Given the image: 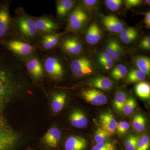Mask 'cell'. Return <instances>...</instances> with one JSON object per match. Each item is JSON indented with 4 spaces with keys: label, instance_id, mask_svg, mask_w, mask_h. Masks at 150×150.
<instances>
[{
    "label": "cell",
    "instance_id": "obj_1",
    "mask_svg": "<svg viewBox=\"0 0 150 150\" xmlns=\"http://www.w3.org/2000/svg\"><path fill=\"white\" fill-rule=\"evenodd\" d=\"M25 71L23 62L0 45V115H4L9 103L24 88L19 74Z\"/></svg>",
    "mask_w": 150,
    "mask_h": 150
},
{
    "label": "cell",
    "instance_id": "obj_2",
    "mask_svg": "<svg viewBox=\"0 0 150 150\" xmlns=\"http://www.w3.org/2000/svg\"><path fill=\"white\" fill-rule=\"evenodd\" d=\"M13 18V29L16 37L33 46L41 35L35 27L34 17L25 12L22 8L17 9Z\"/></svg>",
    "mask_w": 150,
    "mask_h": 150
},
{
    "label": "cell",
    "instance_id": "obj_3",
    "mask_svg": "<svg viewBox=\"0 0 150 150\" xmlns=\"http://www.w3.org/2000/svg\"><path fill=\"white\" fill-rule=\"evenodd\" d=\"M0 45L11 51L23 62L34 55L35 51L34 46L16 36L13 37V35Z\"/></svg>",
    "mask_w": 150,
    "mask_h": 150
},
{
    "label": "cell",
    "instance_id": "obj_4",
    "mask_svg": "<svg viewBox=\"0 0 150 150\" xmlns=\"http://www.w3.org/2000/svg\"><path fill=\"white\" fill-rule=\"evenodd\" d=\"M10 4L11 1H0V45L13 35Z\"/></svg>",
    "mask_w": 150,
    "mask_h": 150
},
{
    "label": "cell",
    "instance_id": "obj_5",
    "mask_svg": "<svg viewBox=\"0 0 150 150\" xmlns=\"http://www.w3.org/2000/svg\"><path fill=\"white\" fill-rule=\"evenodd\" d=\"M89 17L81 7L77 6L72 11L68 19V29L74 32H79L87 22Z\"/></svg>",
    "mask_w": 150,
    "mask_h": 150
},
{
    "label": "cell",
    "instance_id": "obj_6",
    "mask_svg": "<svg viewBox=\"0 0 150 150\" xmlns=\"http://www.w3.org/2000/svg\"><path fill=\"white\" fill-rule=\"evenodd\" d=\"M42 62L44 71L50 77L54 79H60L63 77L64 73V67L57 57L48 56Z\"/></svg>",
    "mask_w": 150,
    "mask_h": 150
},
{
    "label": "cell",
    "instance_id": "obj_7",
    "mask_svg": "<svg viewBox=\"0 0 150 150\" xmlns=\"http://www.w3.org/2000/svg\"><path fill=\"white\" fill-rule=\"evenodd\" d=\"M60 47L64 54L72 56L80 54L83 45L79 38L70 36L65 37L62 40Z\"/></svg>",
    "mask_w": 150,
    "mask_h": 150
},
{
    "label": "cell",
    "instance_id": "obj_8",
    "mask_svg": "<svg viewBox=\"0 0 150 150\" xmlns=\"http://www.w3.org/2000/svg\"><path fill=\"white\" fill-rule=\"evenodd\" d=\"M25 67L28 73L35 80L43 78L44 69L41 60L37 56L33 55L25 62Z\"/></svg>",
    "mask_w": 150,
    "mask_h": 150
},
{
    "label": "cell",
    "instance_id": "obj_9",
    "mask_svg": "<svg viewBox=\"0 0 150 150\" xmlns=\"http://www.w3.org/2000/svg\"><path fill=\"white\" fill-rule=\"evenodd\" d=\"M70 67L73 73L79 77L91 74L93 71L91 62L83 57L73 60L71 62Z\"/></svg>",
    "mask_w": 150,
    "mask_h": 150
},
{
    "label": "cell",
    "instance_id": "obj_10",
    "mask_svg": "<svg viewBox=\"0 0 150 150\" xmlns=\"http://www.w3.org/2000/svg\"><path fill=\"white\" fill-rule=\"evenodd\" d=\"M35 27L41 35L54 33L59 28L58 24L48 17L34 18Z\"/></svg>",
    "mask_w": 150,
    "mask_h": 150
},
{
    "label": "cell",
    "instance_id": "obj_11",
    "mask_svg": "<svg viewBox=\"0 0 150 150\" xmlns=\"http://www.w3.org/2000/svg\"><path fill=\"white\" fill-rule=\"evenodd\" d=\"M82 96L87 102L93 105H101L107 102V98L105 95L94 89L84 91L82 92Z\"/></svg>",
    "mask_w": 150,
    "mask_h": 150
},
{
    "label": "cell",
    "instance_id": "obj_12",
    "mask_svg": "<svg viewBox=\"0 0 150 150\" xmlns=\"http://www.w3.org/2000/svg\"><path fill=\"white\" fill-rule=\"evenodd\" d=\"M101 20L105 28L110 32L119 33L124 28L123 23L114 16H103Z\"/></svg>",
    "mask_w": 150,
    "mask_h": 150
},
{
    "label": "cell",
    "instance_id": "obj_13",
    "mask_svg": "<svg viewBox=\"0 0 150 150\" xmlns=\"http://www.w3.org/2000/svg\"><path fill=\"white\" fill-rule=\"evenodd\" d=\"M100 122L101 128L110 136L116 131L118 123L114 116L110 112H105L101 114L100 117Z\"/></svg>",
    "mask_w": 150,
    "mask_h": 150
},
{
    "label": "cell",
    "instance_id": "obj_14",
    "mask_svg": "<svg viewBox=\"0 0 150 150\" xmlns=\"http://www.w3.org/2000/svg\"><path fill=\"white\" fill-rule=\"evenodd\" d=\"M62 139V132L58 128L52 127L49 129L43 137L44 143L48 146L56 148L58 146Z\"/></svg>",
    "mask_w": 150,
    "mask_h": 150
},
{
    "label": "cell",
    "instance_id": "obj_15",
    "mask_svg": "<svg viewBox=\"0 0 150 150\" xmlns=\"http://www.w3.org/2000/svg\"><path fill=\"white\" fill-rule=\"evenodd\" d=\"M102 37V31L99 25L96 22L90 25L86 34V40L87 43L91 45H94L98 43Z\"/></svg>",
    "mask_w": 150,
    "mask_h": 150
},
{
    "label": "cell",
    "instance_id": "obj_16",
    "mask_svg": "<svg viewBox=\"0 0 150 150\" xmlns=\"http://www.w3.org/2000/svg\"><path fill=\"white\" fill-rule=\"evenodd\" d=\"M60 34L56 33H48L41 35L39 41L41 48L45 50L53 49L58 44Z\"/></svg>",
    "mask_w": 150,
    "mask_h": 150
},
{
    "label": "cell",
    "instance_id": "obj_17",
    "mask_svg": "<svg viewBox=\"0 0 150 150\" xmlns=\"http://www.w3.org/2000/svg\"><path fill=\"white\" fill-rule=\"evenodd\" d=\"M76 1L72 0H60L56 2V14L58 17L67 16L74 7Z\"/></svg>",
    "mask_w": 150,
    "mask_h": 150
},
{
    "label": "cell",
    "instance_id": "obj_18",
    "mask_svg": "<svg viewBox=\"0 0 150 150\" xmlns=\"http://www.w3.org/2000/svg\"><path fill=\"white\" fill-rule=\"evenodd\" d=\"M85 139L79 137H69L65 143V150H84L86 147Z\"/></svg>",
    "mask_w": 150,
    "mask_h": 150
},
{
    "label": "cell",
    "instance_id": "obj_19",
    "mask_svg": "<svg viewBox=\"0 0 150 150\" xmlns=\"http://www.w3.org/2000/svg\"><path fill=\"white\" fill-rule=\"evenodd\" d=\"M71 124L78 129L84 128L88 124V120L82 111L76 110L73 111L69 116Z\"/></svg>",
    "mask_w": 150,
    "mask_h": 150
},
{
    "label": "cell",
    "instance_id": "obj_20",
    "mask_svg": "<svg viewBox=\"0 0 150 150\" xmlns=\"http://www.w3.org/2000/svg\"><path fill=\"white\" fill-rule=\"evenodd\" d=\"M105 51L113 61L118 60L123 53V49L120 44L113 39L107 42Z\"/></svg>",
    "mask_w": 150,
    "mask_h": 150
},
{
    "label": "cell",
    "instance_id": "obj_21",
    "mask_svg": "<svg viewBox=\"0 0 150 150\" xmlns=\"http://www.w3.org/2000/svg\"><path fill=\"white\" fill-rule=\"evenodd\" d=\"M91 85L94 87L103 90H108L112 88L113 86L112 81L108 78L104 77H98L93 78L90 81Z\"/></svg>",
    "mask_w": 150,
    "mask_h": 150
},
{
    "label": "cell",
    "instance_id": "obj_22",
    "mask_svg": "<svg viewBox=\"0 0 150 150\" xmlns=\"http://www.w3.org/2000/svg\"><path fill=\"white\" fill-rule=\"evenodd\" d=\"M138 32L137 29L133 27L124 28L120 33V39L123 43L129 44L137 39Z\"/></svg>",
    "mask_w": 150,
    "mask_h": 150
},
{
    "label": "cell",
    "instance_id": "obj_23",
    "mask_svg": "<svg viewBox=\"0 0 150 150\" xmlns=\"http://www.w3.org/2000/svg\"><path fill=\"white\" fill-rule=\"evenodd\" d=\"M67 99V95L63 93H56L53 97L51 102V107L55 112H60L64 106Z\"/></svg>",
    "mask_w": 150,
    "mask_h": 150
},
{
    "label": "cell",
    "instance_id": "obj_24",
    "mask_svg": "<svg viewBox=\"0 0 150 150\" xmlns=\"http://www.w3.org/2000/svg\"><path fill=\"white\" fill-rule=\"evenodd\" d=\"M135 92L140 98L143 99H149L150 86L146 82H140L135 86Z\"/></svg>",
    "mask_w": 150,
    "mask_h": 150
},
{
    "label": "cell",
    "instance_id": "obj_25",
    "mask_svg": "<svg viewBox=\"0 0 150 150\" xmlns=\"http://www.w3.org/2000/svg\"><path fill=\"white\" fill-rule=\"evenodd\" d=\"M136 66L139 70L146 75H149L150 73V59L146 56H138L135 61Z\"/></svg>",
    "mask_w": 150,
    "mask_h": 150
},
{
    "label": "cell",
    "instance_id": "obj_26",
    "mask_svg": "<svg viewBox=\"0 0 150 150\" xmlns=\"http://www.w3.org/2000/svg\"><path fill=\"white\" fill-rule=\"evenodd\" d=\"M146 75L139 69H132L128 74L127 81L129 82L135 83L144 80Z\"/></svg>",
    "mask_w": 150,
    "mask_h": 150
},
{
    "label": "cell",
    "instance_id": "obj_27",
    "mask_svg": "<svg viewBox=\"0 0 150 150\" xmlns=\"http://www.w3.org/2000/svg\"><path fill=\"white\" fill-rule=\"evenodd\" d=\"M127 98L126 94L122 91H119L115 95L114 100V106L118 112H122L123 108Z\"/></svg>",
    "mask_w": 150,
    "mask_h": 150
},
{
    "label": "cell",
    "instance_id": "obj_28",
    "mask_svg": "<svg viewBox=\"0 0 150 150\" xmlns=\"http://www.w3.org/2000/svg\"><path fill=\"white\" fill-rule=\"evenodd\" d=\"M146 123L145 117L142 114H137L134 116L133 118V128L137 132H142L144 130Z\"/></svg>",
    "mask_w": 150,
    "mask_h": 150
},
{
    "label": "cell",
    "instance_id": "obj_29",
    "mask_svg": "<svg viewBox=\"0 0 150 150\" xmlns=\"http://www.w3.org/2000/svg\"><path fill=\"white\" fill-rule=\"evenodd\" d=\"M98 62L106 70L110 69L113 67V61L106 52L100 53L98 56Z\"/></svg>",
    "mask_w": 150,
    "mask_h": 150
},
{
    "label": "cell",
    "instance_id": "obj_30",
    "mask_svg": "<svg viewBox=\"0 0 150 150\" xmlns=\"http://www.w3.org/2000/svg\"><path fill=\"white\" fill-rule=\"evenodd\" d=\"M128 73V70L125 66L118 64L112 70L111 75L114 79L119 80L126 76Z\"/></svg>",
    "mask_w": 150,
    "mask_h": 150
},
{
    "label": "cell",
    "instance_id": "obj_31",
    "mask_svg": "<svg viewBox=\"0 0 150 150\" xmlns=\"http://www.w3.org/2000/svg\"><path fill=\"white\" fill-rule=\"evenodd\" d=\"M137 106V103L135 99L133 97H129L126 99L122 112L126 115H131L134 112Z\"/></svg>",
    "mask_w": 150,
    "mask_h": 150
},
{
    "label": "cell",
    "instance_id": "obj_32",
    "mask_svg": "<svg viewBox=\"0 0 150 150\" xmlns=\"http://www.w3.org/2000/svg\"><path fill=\"white\" fill-rule=\"evenodd\" d=\"M110 135L102 128H98L96 129L94 137V139L96 144L105 142L109 138Z\"/></svg>",
    "mask_w": 150,
    "mask_h": 150
},
{
    "label": "cell",
    "instance_id": "obj_33",
    "mask_svg": "<svg viewBox=\"0 0 150 150\" xmlns=\"http://www.w3.org/2000/svg\"><path fill=\"white\" fill-rule=\"evenodd\" d=\"M139 137L136 135L129 136L124 143L126 150H136L137 142Z\"/></svg>",
    "mask_w": 150,
    "mask_h": 150
},
{
    "label": "cell",
    "instance_id": "obj_34",
    "mask_svg": "<svg viewBox=\"0 0 150 150\" xmlns=\"http://www.w3.org/2000/svg\"><path fill=\"white\" fill-rule=\"evenodd\" d=\"M149 148L150 140L147 136L144 135L139 139L136 150H149Z\"/></svg>",
    "mask_w": 150,
    "mask_h": 150
},
{
    "label": "cell",
    "instance_id": "obj_35",
    "mask_svg": "<svg viewBox=\"0 0 150 150\" xmlns=\"http://www.w3.org/2000/svg\"><path fill=\"white\" fill-rule=\"evenodd\" d=\"M105 5L108 8L112 11L118 10L123 4L121 0H106L105 1Z\"/></svg>",
    "mask_w": 150,
    "mask_h": 150
},
{
    "label": "cell",
    "instance_id": "obj_36",
    "mask_svg": "<svg viewBox=\"0 0 150 150\" xmlns=\"http://www.w3.org/2000/svg\"><path fill=\"white\" fill-rule=\"evenodd\" d=\"M91 150H115V146L112 143L105 142L96 144Z\"/></svg>",
    "mask_w": 150,
    "mask_h": 150
},
{
    "label": "cell",
    "instance_id": "obj_37",
    "mask_svg": "<svg viewBox=\"0 0 150 150\" xmlns=\"http://www.w3.org/2000/svg\"><path fill=\"white\" fill-rule=\"evenodd\" d=\"M129 128L130 125L128 122L125 121H120L119 123H117L116 131L118 134L123 135L126 134L129 130Z\"/></svg>",
    "mask_w": 150,
    "mask_h": 150
},
{
    "label": "cell",
    "instance_id": "obj_38",
    "mask_svg": "<svg viewBox=\"0 0 150 150\" xmlns=\"http://www.w3.org/2000/svg\"><path fill=\"white\" fill-rule=\"evenodd\" d=\"M141 48L145 50H149L150 49V36H146L144 38L140 43Z\"/></svg>",
    "mask_w": 150,
    "mask_h": 150
},
{
    "label": "cell",
    "instance_id": "obj_39",
    "mask_svg": "<svg viewBox=\"0 0 150 150\" xmlns=\"http://www.w3.org/2000/svg\"><path fill=\"white\" fill-rule=\"evenodd\" d=\"M126 6L128 8L134 7L139 6L142 3V1L141 0H126L124 1Z\"/></svg>",
    "mask_w": 150,
    "mask_h": 150
},
{
    "label": "cell",
    "instance_id": "obj_40",
    "mask_svg": "<svg viewBox=\"0 0 150 150\" xmlns=\"http://www.w3.org/2000/svg\"><path fill=\"white\" fill-rule=\"evenodd\" d=\"M98 1L96 0H84L82 1L83 5L88 8H93L96 5Z\"/></svg>",
    "mask_w": 150,
    "mask_h": 150
},
{
    "label": "cell",
    "instance_id": "obj_41",
    "mask_svg": "<svg viewBox=\"0 0 150 150\" xmlns=\"http://www.w3.org/2000/svg\"><path fill=\"white\" fill-rule=\"evenodd\" d=\"M4 134L2 129L0 126V150H4Z\"/></svg>",
    "mask_w": 150,
    "mask_h": 150
},
{
    "label": "cell",
    "instance_id": "obj_42",
    "mask_svg": "<svg viewBox=\"0 0 150 150\" xmlns=\"http://www.w3.org/2000/svg\"><path fill=\"white\" fill-rule=\"evenodd\" d=\"M144 23L146 27L149 29L150 28V12L148 11L145 14Z\"/></svg>",
    "mask_w": 150,
    "mask_h": 150
},
{
    "label": "cell",
    "instance_id": "obj_43",
    "mask_svg": "<svg viewBox=\"0 0 150 150\" xmlns=\"http://www.w3.org/2000/svg\"><path fill=\"white\" fill-rule=\"evenodd\" d=\"M146 2L148 4H150V1H146Z\"/></svg>",
    "mask_w": 150,
    "mask_h": 150
}]
</instances>
